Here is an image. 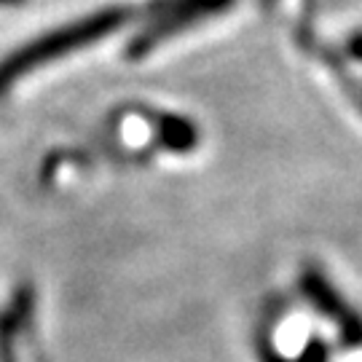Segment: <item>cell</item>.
<instances>
[{"mask_svg": "<svg viewBox=\"0 0 362 362\" xmlns=\"http://www.w3.org/2000/svg\"><path fill=\"white\" fill-rule=\"evenodd\" d=\"M127 16H129V8H103V11L89 13L86 19H76V22L57 27L40 38L27 40L25 46H19L16 52L0 59V97L25 76L52 65L54 59H62L67 54L107 38L127 22Z\"/></svg>", "mask_w": 362, "mask_h": 362, "instance_id": "6da1fadb", "label": "cell"}, {"mask_svg": "<svg viewBox=\"0 0 362 362\" xmlns=\"http://www.w3.org/2000/svg\"><path fill=\"white\" fill-rule=\"evenodd\" d=\"M231 0H153L148 8V27L137 38L132 40L129 57H145L151 54L156 46H161L164 40H169L172 35H177L182 30L194 27L196 22L207 19L212 13L223 11Z\"/></svg>", "mask_w": 362, "mask_h": 362, "instance_id": "7a4b0ae2", "label": "cell"}, {"mask_svg": "<svg viewBox=\"0 0 362 362\" xmlns=\"http://www.w3.org/2000/svg\"><path fill=\"white\" fill-rule=\"evenodd\" d=\"M30 317H33V296L22 290V293H16L11 306L0 314V362H19L16 344L25 333Z\"/></svg>", "mask_w": 362, "mask_h": 362, "instance_id": "3957f363", "label": "cell"}, {"mask_svg": "<svg viewBox=\"0 0 362 362\" xmlns=\"http://www.w3.org/2000/svg\"><path fill=\"white\" fill-rule=\"evenodd\" d=\"M19 3H25V0H0V6H19Z\"/></svg>", "mask_w": 362, "mask_h": 362, "instance_id": "277c9868", "label": "cell"}]
</instances>
